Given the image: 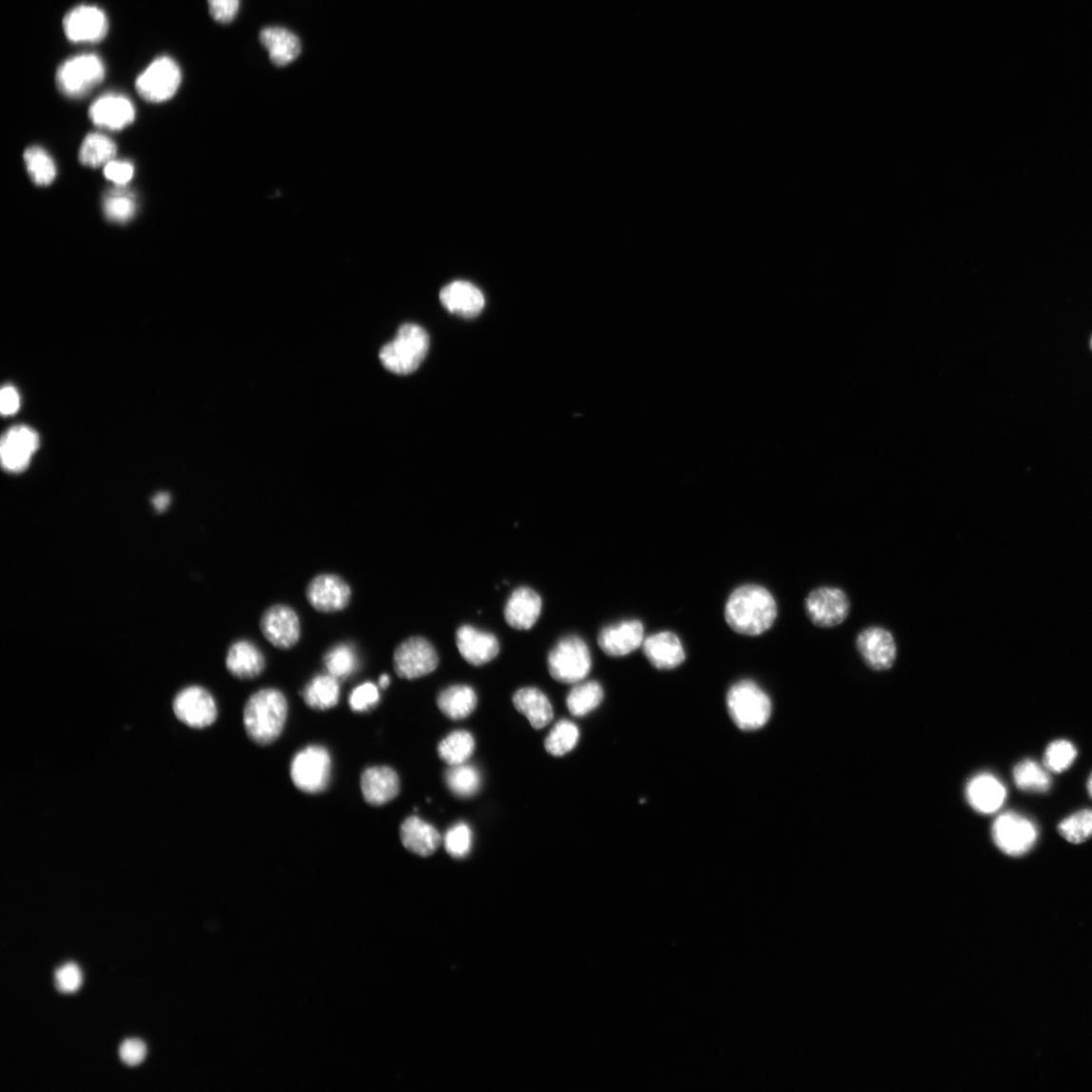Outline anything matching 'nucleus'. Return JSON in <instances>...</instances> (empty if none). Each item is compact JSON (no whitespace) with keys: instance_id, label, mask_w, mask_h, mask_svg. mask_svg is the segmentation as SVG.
<instances>
[{"instance_id":"nucleus-1","label":"nucleus","mask_w":1092,"mask_h":1092,"mask_svg":"<svg viewBox=\"0 0 1092 1092\" xmlns=\"http://www.w3.org/2000/svg\"><path fill=\"white\" fill-rule=\"evenodd\" d=\"M777 614L772 594L762 586L751 584L734 590L725 609L730 628L749 636L760 635L772 628Z\"/></svg>"},{"instance_id":"nucleus-2","label":"nucleus","mask_w":1092,"mask_h":1092,"mask_svg":"<svg viewBox=\"0 0 1092 1092\" xmlns=\"http://www.w3.org/2000/svg\"><path fill=\"white\" fill-rule=\"evenodd\" d=\"M288 706L285 696L277 689H263L254 693L244 709V727L257 745L276 742L285 726Z\"/></svg>"},{"instance_id":"nucleus-3","label":"nucleus","mask_w":1092,"mask_h":1092,"mask_svg":"<svg viewBox=\"0 0 1092 1092\" xmlns=\"http://www.w3.org/2000/svg\"><path fill=\"white\" fill-rule=\"evenodd\" d=\"M427 331L417 324L400 326L395 340L384 345L380 360L388 371L406 376L419 368L429 351Z\"/></svg>"},{"instance_id":"nucleus-4","label":"nucleus","mask_w":1092,"mask_h":1092,"mask_svg":"<svg viewBox=\"0 0 1092 1092\" xmlns=\"http://www.w3.org/2000/svg\"><path fill=\"white\" fill-rule=\"evenodd\" d=\"M728 709L738 729L757 731L768 724L772 714V702L760 686L745 680L731 688Z\"/></svg>"},{"instance_id":"nucleus-5","label":"nucleus","mask_w":1092,"mask_h":1092,"mask_svg":"<svg viewBox=\"0 0 1092 1092\" xmlns=\"http://www.w3.org/2000/svg\"><path fill=\"white\" fill-rule=\"evenodd\" d=\"M551 676L559 683L584 681L592 668L589 648L579 636L567 635L557 641L548 657Z\"/></svg>"},{"instance_id":"nucleus-6","label":"nucleus","mask_w":1092,"mask_h":1092,"mask_svg":"<svg viewBox=\"0 0 1092 1092\" xmlns=\"http://www.w3.org/2000/svg\"><path fill=\"white\" fill-rule=\"evenodd\" d=\"M105 75V66L99 56L83 54L61 64L56 74V84L64 95L79 99L102 84Z\"/></svg>"},{"instance_id":"nucleus-7","label":"nucleus","mask_w":1092,"mask_h":1092,"mask_svg":"<svg viewBox=\"0 0 1092 1092\" xmlns=\"http://www.w3.org/2000/svg\"><path fill=\"white\" fill-rule=\"evenodd\" d=\"M331 772L330 753L321 746H310L300 751L291 766V776L297 789L309 794L325 791L331 780Z\"/></svg>"},{"instance_id":"nucleus-8","label":"nucleus","mask_w":1092,"mask_h":1092,"mask_svg":"<svg viewBox=\"0 0 1092 1092\" xmlns=\"http://www.w3.org/2000/svg\"><path fill=\"white\" fill-rule=\"evenodd\" d=\"M991 834L994 844L1010 857H1021L1030 852L1038 838L1037 828L1030 819L1011 811L995 819Z\"/></svg>"},{"instance_id":"nucleus-9","label":"nucleus","mask_w":1092,"mask_h":1092,"mask_svg":"<svg viewBox=\"0 0 1092 1092\" xmlns=\"http://www.w3.org/2000/svg\"><path fill=\"white\" fill-rule=\"evenodd\" d=\"M181 83L178 63L169 57H159L137 78L136 88L142 99L159 104L170 100Z\"/></svg>"},{"instance_id":"nucleus-10","label":"nucleus","mask_w":1092,"mask_h":1092,"mask_svg":"<svg viewBox=\"0 0 1092 1092\" xmlns=\"http://www.w3.org/2000/svg\"><path fill=\"white\" fill-rule=\"evenodd\" d=\"M439 658L435 647L424 637H410L395 651L394 667L400 678L419 679L435 672Z\"/></svg>"},{"instance_id":"nucleus-11","label":"nucleus","mask_w":1092,"mask_h":1092,"mask_svg":"<svg viewBox=\"0 0 1092 1092\" xmlns=\"http://www.w3.org/2000/svg\"><path fill=\"white\" fill-rule=\"evenodd\" d=\"M849 607L847 594L834 587L815 589L806 600L809 619L819 628L825 629L843 623L848 616Z\"/></svg>"},{"instance_id":"nucleus-12","label":"nucleus","mask_w":1092,"mask_h":1092,"mask_svg":"<svg viewBox=\"0 0 1092 1092\" xmlns=\"http://www.w3.org/2000/svg\"><path fill=\"white\" fill-rule=\"evenodd\" d=\"M173 711L185 725L194 729L212 726L218 716L213 696L198 686L184 689L174 699Z\"/></svg>"},{"instance_id":"nucleus-13","label":"nucleus","mask_w":1092,"mask_h":1092,"mask_svg":"<svg viewBox=\"0 0 1092 1092\" xmlns=\"http://www.w3.org/2000/svg\"><path fill=\"white\" fill-rule=\"evenodd\" d=\"M40 447L38 433L26 425L9 429L0 445L3 467L10 473H22Z\"/></svg>"},{"instance_id":"nucleus-14","label":"nucleus","mask_w":1092,"mask_h":1092,"mask_svg":"<svg viewBox=\"0 0 1092 1092\" xmlns=\"http://www.w3.org/2000/svg\"><path fill=\"white\" fill-rule=\"evenodd\" d=\"M63 28L71 42L93 43L107 36L108 24L106 13L99 8L79 6L66 15Z\"/></svg>"},{"instance_id":"nucleus-15","label":"nucleus","mask_w":1092,"mask_h":1092,"mask_svg":"<svg viewBox=\"0 0 1092 1092\" xmlns=\"http://www.w3.org/2000/svg\"><path fill=\"white\" fill-rule=\"evenodd\" d=\"M857 649L866 665L875 671H887L896 661L895 639L880 626L864 630L857 637Z\"/></svg>"},{"instance_id":"nucleus-16","label":"nucleus","mask_w":1092,"mask_h":1092,"mask_svg":"<svg viewBox=\"0 0 1092 1092\" xmlns=\"http://www.w3.org/2000/svg\"><path fill=\"white\" fill-rule=\"evenodd\" d=\"M261 629L271 645L293 648L301 636V624L295 610L285 605L272 606L262 617Z\"/></svg>"},{"instance_id":"nucleus-17","label":"nucleus","mask_w":1092,"mask_h":1092,"mask_svg":"<svg viewBox=\"0 0 1092 1092\" xmlns=\"http://www.w3.org/2000/svg\"><path fill=\"white\" fill-rule=\"evenodd\" d=\"M307 598L320 613H337L349 604L351 589L339 575H320L310 582Z\"/></svg>"},{"instance_id":"nucleus-18","label":"nucleus","mask_w":1092,"mask_h":1092,"mask_svg":"<svg viewBox=\"0 0 1092 1092\" xmlns=\"http://www.w3.org/2000/svg\"><path fill=\"white\" fill-rule=\"evenodd\" d=\"M136 110L126 96L108 93L96 100L89 108V118L99 127L111 131L123 130L135 120Z\"/></svg>"},{"instance_id":"nucleus-19","label":"nucleus","mask_w":1092,"mask_h":1092,"mask_svg":"<svg viewBox=\"0 0 1092 1092\" xmlns=\"http://www.w3.org/2000/svg\"><path fill=\"white\" fill-rule=\"evenodd\" d=\"M644 641V625L635 619L608 625L598 636L601 650L610 656L628 655L642 647Z\"/></svg>"},{"instance_id":"nucleus-20","label":"nucleus","mask_w":1092,"mask_h":1092,"mask_svg":"<svg viewBox=\"0 0 1092 1092\" xmlns=\"http://www.w3.org/2000/svg\"><path fill=\"white\" fill-rule=\"evenodd\" d=\"M458 649L469 664L483 666L490 663L500 652L497 638L490 634L474 628L472 625H462L456 634Z\"/></svg>"},{"instance_id":"nucleus-21","label":"nucleus","mask_w":1092,"mask_h":1092,"mask_svg":"<svg viewBox=\"0 0 1092 1092\" xmlns=\"http://www.w3.org/2000/svg\"><path fill=\"white\" fill-rule=\"evenodd\" d=\"M1006 795L1004 785L989 773L973 777L965 790L970 807L982 814H992L1000 810L1004 805Z\"/></svg>"},{"instance_id":"nucleus-22","label":"nucleus","mask_w":1092,"mask_h":1092,"mask_svg":"<svg viewBox=\"0 0 1092 1092\" xmlns=\"http://www.w3.org/2000/svg\"><path fill=\"white\" fill-rule=\"evenodd\" d=\"M542 610V600L538 594L528 587H520L509 597L505 609V620L512 629L528 631L537 622Z\"/></svg>"},{"instance_id":"nucleus-23","label":"nucleus","mask_w":1092,"mask_h":1092,"mask_svg":"<svg viewBox=\"0 0 1092 1092\" xmlns=\"http://www.w3.org/2000/svg\"><path fill=\"white\" fill-rule=\"evenodd\" d=\"M361 787L369 805L380 807L395 799L400 792V779L390 767L377 766L364 770Z\"/></svg>"},{"instance_id":"nucleus-24","label":"nucleus","mask_w":1092,"mask_h":1092,"mask_svg":"<svg viewBox=\"0 0 1092 1092\" xmlns=\"http://www.w3.org/2000/svg\"><path fill=\"white\" fill-rule=\"evenodd\" d=\"M443 306L452 314L474 318L485 307V297L471 283L458 281L444 286L440 292Z\"/></svg>"},{"instance_id":"nucleus-25","label":"nucleus","mask_w":1092,"mask_h":1092,"mask_svg":"<svg viewBox=\"0 0 1092 1092\" xmlns=\"http://www.w3.org/2000/svg\"><path fill=\"white\" fill-rule=\"evenodd\" d=\"M650 663L658 670H673L682 665L686 658L680 638L670 632H662L647 637L642 644Z\"/></svg>"},{"instance_id":"nucleus-26","label":"nucleus","mask_w":1092,"mask_h":1092,"mask_svg":"<svg viewBox=\"0 0 1092 1092\" xmlns=\"http://www.w3.org/2000/svg\"><path fill=\"white\" fill-rule=\"evenodd\" d=\"M400 837L410 852L421 857L435 854L442 842L439 831L419 816H410L401 824Z\"/></svg>"},{"instance_id":"nucleus-27","label":"nucleus","mask_w":1092,"mask_h":1092,"mask_svg":"<svg viewBox=\"0 0 1092 1092\" xmlns=\"http://www.w3.org/2000/svg\"><path fill=\"white\" fill-rule=\"evenodd\" d=\"M260 41L269 54L273 66L283 68L294 62L302 52L299 37L281 27H269L261 31Z\"/></svg>"},{"instance_id":"nucleus-28","label":"nucleus","mask_w":1092,"mask_h":1092,"mask_svg":"<svg viewBox=\"0 0 1092 1092\" xmlns=\"http://www.w3.org/2000/svg\"><path fill=\"white\" fill-rule=\"evenodd\" d=\"M513 704L536 730L548 727L554 719V709L550 699L537 688L519 689L513 696Z\"/></svg>"},{"instance_id":"nucleus-29","label":"nucleus","mask_w":1092,"mask_h":1092,"mask_svg":"<svg viewBox=\"0 0 1092 1092\" xmlns=\"http://www.w3.org/2000/svg\"><path fill=\"white\" fill-rule=\"evenodd\" d=\"M226 666L233 676L239 679H254L263 672L265 658L252 642L239 640L228 652Z\"/></svg>"},{"instance_id":"nucleus-30","label":"nucleus","mask_w":1092,"mask_h":1092,"mask_svg":"<svg viewBox=\"0 0 1092 1092\" xmlns=\"http://www.w3.org/2000/svg\"><path fill=\"white\" fill-rule=\"evenodd\" d=\"M440 712L448 718L461 720L477 709L478 696L468 685H453L442 690L438 698Z\"/></svg>"},{"instance_id":"nucleus-31","label":"nucleus","mask_w":1092,"mask_h":1092,"mask_svg":"<svg viewBox=\"0 0 1092 1092\" xmlns=\"http://www.w3.org/2000/svg\"><path fill=\"white\" fill-rule=\"evenodd\" d=\"M302 697L309 708L316 711H328L340 701V680L331 676L330 673L319 674L304 688Z\"/></svg>"},{"instance_id":"nucleus-32","label":"nucleus","mask_w":1092,"mask_h":1092,"mask_svg":"<svg viewBox=\"0 0 1092 1092\" xmlns=\"http://www.w3.org/2000/svg\"><path fill=\"white\" fill-rule=\"evenodd\" d=\"M476 749L473 734L456 731L446 735L439 746L440 759L449 767L468 763Z\"/></svg>"},{"instance_id":"nucleus-33","label":"nucleus","mask_w":1092,"mask_h":1092,"mask_svg":"<svg viewBox=\"0 0 1092 1092\" xmlns=\"http://www.w3.org/2000/svg\"><path fill=\"white\" fill-rule=\"evenodd\" d=\"M604 698L602 686L596 681L579 682L571 690L567 706L572 715L583 717L597 710Z\"/></svg>"},{"instance_id":"nucleus-34","label":"nucleus","mask_w":1092,"mask_h":1092,"mask_svg":"<svg viewBox=\"0 0 1092 1092\" xmlns=\"http://www.w3.org/2000/svg\"><path fill=\"white\" fill-rule=\"evenodd\" d=\"M116 154L114 141L103 134L92 133L85 139L80 148L79 162L85 166L98 168L112 162Z\"/></svg>"},{"instance_id":"nucleus-35","label":"nucleus","mask_w":1092,"mask_h":1092,"mask_svg":"<svg viewBox=\"0 0 1092 1092\" xmlns=\"http://www.w3.org/2000/svg\"><path fill=\"white\" fill-rule=\"evenodd\" d=\"M445 783L456 796L470 798L478 792L481 775L478 768L468 763L451 766L446 770Z\"/></svg>"},{"instance_id":"nucleus-36","label":"nucleus","mask_w":1092,"mask_h":1092,"mask_svg":"<svg viewBox=\"0 0 1092 1092\" xmlns=\"http://www.w3.org/2000/svg\"><path fill=\"white\" fill-rule=\"evenodd\" d=\"M104 212L107 220L125 224L137 212V199L130 189L118 186L107 192L104 199Z\"/></svg>"},{"instance_id":"nucleus-37","label":"nucleus","mask_w":1092,"mask_h":1092,"mask_svg":"<svg viewBox=\"0 0 1092 1092\" xmlns=\"http://www.w3.org/2000/svg\"><path fill=\"white\" fill-rule=\"evenodd\" d=\"M1014 780L1018 789L1024 792L1045 793L1052 783L1047 770L1032 760H1024L1015 767Z\"/></svg>"},{"instance_id":"nucleus-38","label":"nucleus","mask_w":1092,"mask_h":1092,"mask_svg":"<svg viewBox=\"0 0 1092 1092\" xmlns=\"http://www.w3.org/2000/svg\"><path fill=\"white\" fill-rule=\"evenodd\" d=\"M324 664L331 676L345 680L359 669L357 650L349 644L335 646L325 654Z\"/></svg>"},{"instance_id":"nucleus-39","label":"nucleus","mask_w":1092,"mask_h":1092,"mask_svg":"<svg viewBox=\"0 0 1092 1092\" xmlns=\"http://www.w3.org/2000/svg\"><path fill=\"white\" fill-rule=\"evenodd\" d=\"M24 158L29 178L36 185L47 186L55 181L57 168L54 160L43 148L29 147Z\"/></svg>"},{"instance_id":"nucleus-40","label":"nucleus","mask_w":1092,"mask_h":1092,"mask_svg":"<svg viewBox=\"0 0 1092 1092\" xmlns=\"http://www.w3.org/2000/svg\"><path fill=\"white\" fill-rule=\"evenodd\" d=\"M579 740V729L574 722L563 719L557 722L546 737L544 747L552 756L563 757L575 748Z\"/></svg>"},{"instance_id":"nucleus-41","label":"nucleus","mask_w":1092,"mask_h":1092,"mask_svg":"<svg viewBox=\"0 0 1092 1092\" xmlns=\"http://www.w3.org/2000/svg\"><path fill=\"white\" fill-rule=\"evenodd\" d=\"M1060 836L1075 845L1092 838V810L1083 809L1068 816L1058 826Z\"/></svg>"},{"instance_id":"nucleus-42","label":"nucleus","mask_w":1092,"mask_h":1092,"mask_svg":"<svg viewBox=\"0 0 1092 1092\" xmlns=\"http://www.w3.org/2000/svg\"><path fill=\"white\" fill-rule=\"evenodd\" d=\"M1078 757V751L1068 741L1052 742L1043 754V765L1051 772L1059 774L1068 770Z\"/></svg>"},{"instance_id":"nucleus-43","label":"nucleus","mask_w":1092,"mask_h":1092,"mask_svg":"<svg viewBox=\"0 0 1092 1092\" xmlns=\"http://www.w3.org/2000/svg\"><path fill=\"white\" fill-rule=\"evenodd\" d=\"M446 852L456 859L467 857L473 847V831L468 824L460 822L449 829L443 838Z\"/></svg>"},{"instance_id":"nucleus-44","label":"nucleus","mask_w":1092,"mask_h":1092,"mask_svg":"<svg viewBox=\"0 0 1092 1092\" xmlns=\"http://www.w3.org/2000/svg\"><path fill=\"white\" fill-rule=\"evenodd\" d=\"M379 688L373 683L360 685L350 694L349 705L353 712H365L371 711L380 702Z\"/></svg>"},{"instance_id":"nucleus-45","label":"nucleus","mask_w":1092,"mask_h":1092,"mask_svg":"<svg viewBox=\"0 0 1092 1092\" xmlns=\"http://www.w3.org/2000/svg\"><path fill=\"white\" fill-rule=\"evenodd\" d=\"M212 18L221 24H229L236 18L240 0H207Z\"/></svg>"},{"instance_id":"nucleus-46","label":"nucleus","mask_w":1092,"mask_h":1092,"mask_svg":"<svg viewBox=\"0 0 1092 1092\" xmlns=\"http://www.w3.org/2000/svg\"><path fill=\"white\" fill-rule=\"evenodd\" d=\"M104 174L107 180L114 183L117 186H125L133 179L134 166L128 162L112 160L105 166Z\"/></svg>"},{"instance_id":"nucleus-47","label":"nucleus","mask_w":1092,"mask_h":1092,"mask_svg":"<svg viewBox=\"0 0 1092 1092\" xmlns=\"http://www.w3.org/2000/svg\"><path fill=\"white\" fill-rule=\"evenodd\" d=\"M57 987L62 992H74L82 985V973L74 963H68L56 972Z\"/></svg>"},{"instance_id":"nucleus-48","label":"nucleus","mask_w":1092,"mask_h":1092,"mask_svg":"<svg viewBox=\"0 0 1092 1092\" xmlns=\"http://www.w3.org/2000/svg\"><path fill=\"white\" fill-rule=\"evenodd\" d=\"M120 1054L126 1064L136 1066L140 1064L146 1056V1043L136 1039L127 1040L123 1043Z\"/></svg>"},{"instance_id":"nucleus-49","label":"nucleus","mask_w":1092,"mask_h":1092,"mask_svg":"<svg viewBox=\"0 0 1092 1092\" xmlns=\"http://www.w3.org/2000/svg\"><path fill=\"white\" fill-rule=\"evenodd\" d=\"M20 408V396L12 385L8 384L0 392V410L3 415L10 416Z\"/></svg>"},{"instance_id":"nucleus-50","label":"nucleus","mask_w":1092,"mask_h":1092,"mask_svg":"<svg viewBox=\"0 0 1092 1092\" xmlns=\"http://www.w3.org/2000/svg\"><path fill=\"white\" fill-rule=\"evenodd\" d=\"M171 501V497L168 493H159L152 500L153 506L157 511H165L168 508Z\"/></svg>"},{"instance_id":"nucleus-51","label":"nucleus","mask_w":1092,"mask_h":1092,"mask_svg":"<svg viewBox=\"0 0 1092 1092\" xmlns=\"http://www.w3.org/2000/svg\"><path fill=\"white\" fill-rule=\"evenodd\" d=\"M390 684H391V678H390L389 674H382V676L380 678V681H379L380 687L381 689H385V688H388L390 686Z\"/></svg>"},{"instance_id":"nucleus-52","label":"nucleus","mask_w":1092,"mask_h":1092,"mask_svg":"<svg viewBox=\"0 0 1092 1092\" xmlns=\"http://www.w3.org/2000/svg\"><path fill=\"white\" fill-rule=\"evenodd\" d=\"M1087 790H1088L1090 797L1092 798V772H1091L1089 779L1087 781Z\"/></svg>"},{"instance_id":"nucleus-53","label":"nucleus","mask_w":1092,"mask_h":1092,"mask_svg":"<svg viewBox=\"0 0 1092 1092\" xmlns=\"http://www.w3.org/2000/svg\"><path fill=\"white\" fill-rule=\"evenodd\" d=\"M1091 348H1092V339H1091Z\"/></svg>"}]
</instances>
